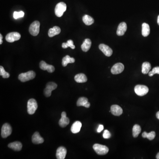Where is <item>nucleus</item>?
I'll return each instance as SVG.
<instances>
[{
  "label": "nucleus",
  "instance_id": "16",
  "mask_svg": "<svg viewBox=\"0 0 159 159\" xmlns=\"http://www.w3.org/2000/svg\"><path fill=\"white\" fill-rule=\"evenodd\" d=\"M127 30V25L125 22H122L119 24L117 30V35L118 36H123Z\"/></svg>",
  "mask_w": 159,
  "mask_h": 159
},
{
  "label": "nucleus",
  "instance_id": "4",
  "mask_svg": "<svg viewBox=\"0 0 159 159\" xmlns=\"http://www.w3.org/2000/svg\"><path fill=\"white\" fill-rule=\"evenodd\" d=\"M93 148L97 154L99 155H104L109 152V148L106 146L95 144L93 146Z\"/></svg>",
  "mask_w": 159,
  "mask_h": 159
},
{
  "label": "nucleus",
  "instance_id": "23",
  "mask_svg": "<svg viewBox=\"0 0 159 159\" xmlns=\"http://www.w3.org/2000/svg\"><path fill=\"white\" fill-rule=\"evenodd\" d=\"M61 29L57 26H55L52 28H50L48 31V36L50 37H53L56 35L60 34Z\"/></svg>",
  "mask_w": 159,
  "mask_h": 159
},
{
  "label": "nucleus",
  "instance_id": "37",
  "mask_svg": "<svg viewBox=\"0 0 159 159\" xmlns=\"http://www.w3.org/2000/svg\"><path fill=\"white\" fill-rule=\"evenodd\" d=\"M156 117L158 119H159V111H158V112L156 113Z\"/></svg>",
  "mask_w": 159,
  "mask_h": 159
},
{
  "label": "nucleus",
  "instance_id": "2",
  "mask_svg": "<svg viewBox=\"0 0 159 159\" xmlns=\"http://www.w3.org/2000/svg\"><path fill=\"white\" fill-rule=\"evenodd\" d=\"M67 5L63 2H61L57 4L55 8V14L58 18L62 17L64 13L67 10Z\"/></svg>",
  "mask_w": 159,
  "mask_h": 159
},
{
  "label": "nucleus",
  "instance_id": "29",
  "mask_svg": "<svg viewBox=\"0 0 159 159\" xmlns=\"http://www.w3.org/2000/svg\"><path fill=\"white\" fill-rule=\"evenodd\" d=\"M142 136L143 138H147L148 140H153L155 137V133L154 131H152L149 133L144 132L143 133Z\"/></svg>",
  "mask_w": 159,
  "mask_h": 159
},
{
  "label": "nucleus",
  "instance_id": "14",
  "mask_svg": "<svg viewBox=\"0 0 159 159\" xmlns=\"http://www.w3.org/2000/svg\"><path fill=\"white\" fill-rule=\"evenodd\" d=\"M67 150L66 148L63 146L59 147L56 152L57 158V159H64L67 155Z\"/></svg>",
  "mask_w": 159,
  "mask_h": 159
},
{
  "label": "nucleus",
  "instance_id": "25",
  "mask_svg": "<svg viewBox=\"0 0 159 159\" xmlns=\"http://www.w3.org/2000/svg\"><path fill=\"white\" fill-rule=\"evenodd\" d=\"M75 60L73 57H71L69 55H67L63 58L62 60V65L63 67H67L68 64L73 63L74 62Z\"/></svg>",
  "mask_w": 159,
  "mask_h": 159
},
{
  "label": "nucleus",
  "instance_id": "10",
  "mask_svg": "<svg viewBox=\"0 0 159 159\" xmlns=\"http://www.w3.org/2000/svg\"><path fill=\"white\" fill-rule=\"evenodd\" d=\"M124 69V66L121 63H118L112 67L111 72L113 74H118L123 72Z\"/></svg>",
  "mask_w": 159,
  "mask_h": 159
},
{
  "label": "nucleus",
  "instance_id": "15",
  "mask_svg": "<svg viewBox=\"0 0 159 159\" xmlns=\"http://www.w3.org/2000/svg\"><path fill=\"white\" fill-rule=\"evenodd\" d=\"M111 112L115 116H120L123 114L122 108L117 105H113L111 107Z\"/></svg>",
  "mask_w": 159,
  "mask_h": 159
},
{
  "label": "nucleus",
  "instance_id": "28",
  "mask_svg": "<svg viewBox=\"0 0 159 159\" xmlns=\"http://www.w3.org/2000/svg\"><path fill=\"white\" fill-rule=\"evenodd\" d=\"M141 127L138 125L136 124L133 128V136L134 137H137L141 132Z\"/></svg>",
  "mask_w": 159,
  "mask_h": 159
},
{
  "label": "nucleus",
  "instance_id": "20",
  "mask_svg": "<svg viewBox=\"0 0 159 159\" xmlns=\"http://www.w3.org/2000/svg\"><path fill=\"white\" fill-rule=\"evenodd\" d=\"M8 147L15 151H19L22 149V145L20 142L15 141L8 144Z\"/></svg>",
  "mask_w": 159,
  "mask_h": 159
},
{
  "label": "nucleus",
  "instance_id": "32",
  "mask_svg": "<svg viewBox=\"0 0 159 159\" xmlns=\"http://www.w3.org/2000/svg\"><path fill=\"white\" fill-rule=\"evenodd\" d=\"M25 15V13L23 11H20V12H15L13 13V18L15 19H18L19 18H23Z\"/></svg>",
  "mask_w": 159,
  "mask_h": 159
},
{
  "label": "nucleus",
  "instance_id": "1",
  "mask_svg": "<svg viewBox=\"0 0 159 159\" xmlns=\"http://www.w3.org/2000/svg\"><path fill=\"white\" fill-rule=\"evenodd\" d=\"M36 77V73L33 71H29L26 73H22L19 75V80L21 82H25L32 80Z\"/></svg>",
  "mask_w": 159,
  "mask_h": 159
},
{
  "label": "nucleus",
  "instance_id": "30",
  "mask_svg": "<svg viewBox=\"0 0 159 159\" xmlns=\"http://www.w3.org/2000/svg\"><path fill=\"white\" fill-rule=\"evenodd\" d=\"M69 47H70L72 49H74L75 48V46L74 44V42L71 39L68 40L66 43H63L62 44V47L63 48L66 49Z\"/></svg>",
  "mask_w": 159,
  "mask_h": 159
},
{
  "label": "nucleus",
  "instance_id": "6",
  "mask_svg": "<svg viewBox=\"0 0 159 159\" xmlns=\"http://www.w3.org/2000/svg\"><path fill=\"white\" fill-rule=\"evenodd\" d=\"M134 92L137 95L142 97L146 95L148 92V88L146 86L137 85L134 88Z\"/></svg>",
  "mask_w": 159,
  "mask_h": 159
},
{
  "label": "nucleus",
  "instance_id": "19",
  "mask_svg": "<svg viewBox=\"0 0 159 159\" xmlns=\"http://www.w3.org/2000/svg\"><path fill=\"white\" fill-rule=\"evenodd\" d=\"M82 126V124L80 121H76L72 125L71 128V131L74 134H77L80 132Z\"/></svg>",
  "mask_w": 159,
  "mask_h": 159
},
{
  "label": "nucleus",
  "instance_id": "8",
  "mask_svg": "<svg viewBox=\"0 0 159 159\" xmlns=\"http://www.w3.org/2000/svg\"><path fill=\"white\" fill-rule=\"evenodd\" d=\"M21 38V35L17 32H12L8 33L6 37V39L9 43H13L15 41H18Z\"/></svg>",
  "mask_w": 159,
  "mask_h": 159
},
{
  "label": "nucleus",
  "instance_id": "36",
  "mask_svg": "<svg viewBox=\"0 0 159 159\" xmlns=\"http://www.w3.org/2000/svg\"><path fill=\"white\" fill-rule=\"evenodd\" d=\"M2 38H3V36H2V35L1 34H0V44H2V43H3Z\"/></svg>",
  "mask_w": 159,
  "mask_h": 159
},
{
  "label": "nucleus",
  "instance_id": "11",
  "mask_svg": "<svg viewBox=\"0 0 159 159\" xmlns=\"http://www.w3.org/2000/svg\"><path fill=\"white\" fill-rule=\"evenodd\" d=\"M99 50L105 55L106 56L110 57L112 55V50L108 46L104 44H101L99 46Z\"/></svg>",
  "mask_w": 159,
  "mask_h": 159
},
{
  "label": "nucleus",
  "instance_id": "26",
  "mask_svg": "<svg viewBox=\"0 0 159 159\" xmlns=\"http://www.w3.org/2000/svg\"><path fill=\"white\" fill-rule=\"evenodd\" d=\"M151 69V64L148 62H145L142 65V73L144 74H146L149 73Z\"/></svg>",
  "mask_w": 159,
  "mask_h": 159
},
{
  "label": "nucleus",
  "instance_id": "27",
  "mask_svg": "<svg viewBox=\"0 0 159 159\" xmlns=\"http://www.w3.org/2000/svg\"><path fill=\"white\" fill-rule=\"evenodd\" d=\"M82 20H83V22L85 23V25L88 26L92 25L94 22V20L93 19V18L88 15H85L83 17Z\"/></svg>",
  "mask_w": 159,
  "mask_h": 159
},
{
  "label": "nucleus",
  "instance_id": "39",
  "mask_svg": "<svg viewBox=\"0 0 159 159\" xmlns=\"http://www.w3.org/2000/svg\"><path fill=\"white\" fill-rule=\"evenodd\" d=\"M157 23L159 25V15H158V18H157Z\"/></svg>",
  "mask_w": 159,
  "mask_h": 159
},
{
  "label": "nucleus",
  "instance_id": "22",
  "mask_svg": "<svg viewBox=\"0 0 159 159\" xmlns=\"http://www.w3.org/2000/svg\"><path fill=\"white\" fill-rule=\"evenodd\" d=\"M92 42L89 39H85L81 46V48L82 50L84 52H87L91 48Z\"/></svg>",
  "mask_w": 159,
  "mask_h": 159
},
{
  "label": "nucleus",
  "instance_id": "5",
  "mask_svg": "<svg viewBox=\"0 0 159 159\" xmlns=\"http://www.w3.org/2000/svg\"><path fill=\"white\" fill-rule=\"evenodd\" d=\"M40 22L38 21H35L30 25L29 28V32L32 36H37L39 32V28H40Z\"/></svg>",
  "mask_w": 159,
  "mask_h": 159
},
{
  "label": "nucleus",
  "instance_id": "31",
  "mask_svg": "<svg viewBox=\"0 0 159 159\" xmlns=\"http://www.w3.org/2000/svg\"><path fill=\"white\" fill-rule=\"evenodd\" d=\"M0 75L2 76V77L4 78H8L10 76L9 74L5 71L4 68L2 66L0 67Z\"/></svg>",
  "mask_w": 159,
  "mask_h": 159
},
{
  "label": "nucleus",
  "instance_id": "35",
  "mask_svg": "<svg viewBox=\"0 0 159 159\" xmlns=\"http://www.w3.org/2000/svg\"><path fill=\"white\" fill-rule=\"evenodd\" d=\"M103 129H104V125H100L97 129L98 133H100L103 130Z\"/></svg>",
  "mask_w": 159,
  "mask_h": 159
},
{
  "label": "nucleus",
  "instance_id": "34",
  "mask_svg": "<svg viewBox=\"0 0 159 159\" xmlns=\"http://www.w3.org/2000/svg\"><path fill=\"white\" fill-rule=\"evenodd\" d=\"M103 137L105 139H109L111 137V134L108 130H105L103 134Z\"/></svg>",
  "mask_w": 159,
  "mask_h": 159
},
{
  "label": "nucleus",
  "instance_id": "9",
  "mask_svg": "<svg viewBox=\"0 0 159 159\" xmlns=\"http://www.w3.org/2000/svg\"><path fill=\"white\" fill-rule=\"evenodd\" d=\"M12 132V128L10 125L5 123L3 125L1 128V136L3 138H6L11 135Z\"/></svg>",
  "mask_w": 159,
  "mask_h": 159
},
{
  "label": "nucleus",
  "instance_id": "7",
  "mask_svg": "<svg viewBox=\"0 0 159 159\" xmlns=\"http://www.w3.org/2000/svg\"><path fill=\"white\" fill-rule=\"evenodd\" d=\"M57 86V85L54 82H50L47 83L46 85V87L44 90V95L47 97H50L52 91L56 89Z\"/></svg>",
  "mask_w": 159,
  "mask_h": 159
},
{
  "label": "nucleus",
  "instance_id": "21",
  "mask_svg": "<svg viewBox=\"0 0 159 159\" xmlns=\"http://www.w3.org/2000/svg\"><path fill=\"white\" fill-rule=\"evenodd\" d=\"M75 81L77 83H82L87 82L88 79L86 76L84 74H79L74 77Z\"/></svg>",
  "mask_w": 159,
  "mask_h": 159
},
{
  "label": "nucleus",
  "instance_id": "13",
  "mask_svg": "<svg viewBox=\"0 0 159 159\" xmlns=\"http://www.w3.org/2000/svg\"><path fill=\"white\" fill-rule=\"evenodd\" d=\"M61 119L59 121V124L61 127H65L69 124V119L67 117V113L66 112H62L61 114Z\"/></svg>",
  "mask_w": 159,
  "mask_h": 159
},
{
  "label": "nucleus",
  "instance_id": "18",
  "mask_svg": "<svg viewBox=\"0 0 159 159\" xmlns=\"http://www.w3.org/2000/svg\"><path fill=\"white\" fill-rule=\"evenodd\" d=\"M76 105L77 106H84L86 108H89L90 106V104L88 102V99L84 97L80 98L78 99Z\"/></svg>",
  "mask_w": 159,
  "mask_h": 159
},
{
  "label": "nucleus",
  "instance_id": "12",
  "mask_svg": "<svg viewBox=\"0 0 159 159\" xmlns=\"http://www.w3.org/2000/svg\"><path fill=\"white\" fill-rule=\"evenodd\" d=\"M39 67L42 70H47L49 73H53L55 70V68L54 67V66L47 64L43 61L40 62L39 63Z\"/></svg>",
  "mask_w": 159,
  "mask_h": 159
},
{
  "label": "nucleus",
  "instance_id": "33",
  "mask_svg": "<svg viewBox=\"0 0 159 159\" xmlns=\"http://www.w3.org/2000/svg\"><path fill=\"white\" fill-rule=\"evenodd\" d=\"M155 74H159V67H155L154 68L152 71L149 72L148 73V75L150 76H152Z\"/></svg>",
  "mask_w": 159,
  "mask_h": 159
},
{
  "label": "nucleus",
  "instance_id": "3",
  "mask_svg": "<svg viewBox=\"0 0 159 159\" xmlns=\"http://www.w3.org/2000/svg\"><path fill=\"white\" fill-rule=\"evenodd\" d=\"M27 112L29 115H33L38 108V104L36 99H31L27 102Z\"/></svg>",
  "mask_w": 159,
  "mask_h": 159
},
{
  "label": "nucleus",
  "instance_id": "17",
  "mask_svg": "<svg viewBox=\"0 0 159 159\" xmlns=\"http://www.w3.org/2000/svg\"><path fill=\"white\" fill-rule=\"evenodd\" d=\"M32 141L35 144H42L44 142V139L39 132H36L32 137Z\"/></svg>",
  "mask_w": 159,
  "mask_h": 159
},
{
  "label": "nucleus",
  "instance_id": "38",
  "mask_svg": "<svg viewBox=\"0 0 159 159\" xmlns=\"http://www.w3.org/2000/svg\"><path fill=\"white\" fill-rule=\"evenodd\" d=\"M156 158L157 159H159V153H158L156 155Z\"/></svg>",
  "mask_w": 159,
  "mask_h": 159
},
{
  "label": "nucleus",
  "instance_id": "24",
  "mask_svg": "<svg viewBox=\"0 0 159 159\" xmlns=\"http://www.w3.org/2000/svg\"><path fill=\"white\" fill-rule=\"evenodd\" d=\"M150 29L149 25L144 23L142 25V35L144 37H147L150 34Z\"/></svg>",
  "mask_w": 159,
  "mask_h": 159
}]
</instances>
